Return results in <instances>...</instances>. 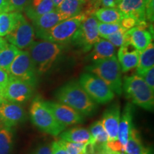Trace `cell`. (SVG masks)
Wrapping results in <instances>:
<instances>
[{
  "mask_svg": "<svg viewBox=\"0 0 154 154\" xmlns=\"http://www.w3.org/2000/svg\"><path fill=\"white\" fill-rule=\"evenodd\" d=\"M86 4H88V5H90V7H91L92 2H93V0H84Z\"/></svg>",
  "mask_w": 154,
  "mask_h": 154,
  "instance_id": "47",
  "label": "cell"
},
{
  "mask_svg": "<svg viewBox=\"0 0 154 154\" xmlns=\"http://www.w3.org/2000/svg\"><path fill=\"white\" fill-rule=\"evenodd\" d=\"M34 86L30 83L10 76L9 82L3 89L4 98L14 103L25 102L32 97Z\"/></svg>",
  "mask_w": 154,
  "mask_h": 154,
  "instance_id": "11",
  "label": "cell"
},
{
  "mask_svg": "<svg viewBox=\"0 0 154 154\" xmlns=\"http://www.w3.org/2000/svg\"><path fill=\"white\" fill-rule=\"evenodd\" d=\"M106 146L111 151L115 152H124V146L121 143L119 140H108L106 143Z\"/></svg>",
  "mask_w": 154,
  "mask_h": 154,
  "instance_id": "38",
  "label": "cell"
},
{
  "mask_svg": "<svg viewBox=\"0 0 154 154\" xmlns=\"http://www.w3.org/2000/svg\"><path fill=\"white\" fill-rule=\"evenodd\" d=\"M121 29L119 23L116 24H107V23L98 22V31L99 36L106 38Z\"/></svg>",
  "mask_w": 154,
  "mask_h": 154,
  "instance_id": "31",
  "label": "cell"
},
{
  "mask_svg": "<svg viewBox=\"0 0 154 154\" xmlns=\"http://www.w3.org/2000/svg\"><path fill=\"white\" fill-rule=\"evenodd\" d=\"M86 69L103 81L114 94L121 95L123 93L121 67L116 56L94 61Z\"/></svg>",
  "mask_w": 154,
  "mask_h": 154,
  "instance_id": "4",
  "label": "cell"
},
{
  "mask_svg": "<svg viewBox=\"0 0 154 154\" xmlns=\"http://www.w3.org/2000/svg\"><path fill=\"white\" fill-rule=\"evenodd\" d=\"M140 51L129 42H125L118 51V61L121 72H127L138 65Z\"/></svg>",
  "mask_w": 154,
  "mask_h": 154,
  "instance_id": "16",
  "label": "cell"
},
{
  "mask_svg": "<svg viewBox=\"0 0 154 154\" xmlns=\"http://www.w3.org/2000/svg\"><path fill=\"white\" fill-rule=\"evenodd\" d=\"M117 0H99V8L100 7L103 8H116Z\"/></svg>",
  "mask_w": 154,
  "mask_h": 154,
  "instance_id": "42",
  "label": "cell"
},
{
  "mask_svg": "<svg viewBox=\"0 0 154 154\" xmlns=\"http://www.w3.org/2000/svg\"><path fill=\"white\" fill-rule=\"evenodd\" d=\"M85 4L84 0H63L60 5L56 7V11L64 20L82 12V8Z\"/></svg>",
  "mask_w": 154,
  "mask_h": 154,
  "instance_id": "23",
  "label": "cell"
},
{
  "mask_svg": "<svg viewBox=\"0 0 154 154\" xmlns=\"http://www.w3.org/2000/svg\"><path fill=\"white\" fill-rule=\"evenodd\" d=\"M13 145V132L11 128H0V154H10Z\"/></svg>",
  "mask_w": 154,
  "mask_h": 154,
  "instance_id": "30",
  "label": "cell"
},
{
  "mask_svg": "<svg viewBox=\"0 0 154 154\" xmlns=\"http://www.w3.org/2000/svg\"><path fill=\"white\" fill-rule=\"evenodd\" d=\"M55 118L64 127L78 124L84 120V116L69 106L54 101H45Z\"/></svg>",
  "mask_w": 154,
  "mask_h": 154,
  "instance_id": "13",
  "label": "cell"
},
{
  "mask_svg": "<svg viewBox=\"0 0 154 154\" xmlns=\"http://www.w3.org/2000/svg\"><path fill=\"white\" fill-rule=\"evenodd\" d=\"M55 97L84 116H91L96 112L98 105L84 91L79 83L70 82L56 91Z\"/></svg>",
  "mask_w": 154,
  "mask_h": 154,
  "instance_id": "1",
  "label": "cell"
},
{
  "mask_svg": "<svg viewBox=\"0 0 154 154\" xmlns=\"http://www.w3.org/2000/svg\"><path fill=\"white\" fill-rule=\"evenodd\" d=\"M55 9L56 7L51 0H32L25 7V12L29 19L33 20Z\"/></svg>",
  "mask_w": 154,
  "mask_h": 154,
  "instance_id": "20",
  "label": "cell"
},
{
  "mask_svg": "<svg viewBox=\"0 0 154 154\" xmlns=\"http://www.w3.org/2000/svg\"><path fill=\"white\" fill-rule=\"evenodd\" d=\"M29 113L32 123L42 132L57 136L66 128L57 120L45 101L40 98L33 100Z\"/></svg>",
  "mask_w": 154,
  "mask_h": 154,
  "instance_id": "5",
  "label": "cell"
},
{
  "mask_svg": "<svg viewBox=\"0 0 154 154\" xmlns=\"http://www.w3.org/2000/svg\"><path fill=\"white\" fill-rule=\"evenodd\" d=\"M116 2H117V1H116Z\"/></svg>",
  "mask_w": 154,
  "mask_h": 154,
  "instance_id": "48",
  "label": "cell"
},
{
  "mask_svg": "<svg viewBox=\"0 0 154 154\" xmlns=\"http://www.w3.org/2000/svg\"><path fill=\"white\" fill-rule=\"evenodd\" d=\"M154 66V46L151 43L149 47L140 52L137 65V75L141 74Z\"/></svg>",
  "mask_w": 154,
  "mask_h": 154,
  "instance_id": "26",
  "label": "cell"
},
{
  "mask_svg": "<svg viewBox=\"0 0 154 154\" xmlns=\"http://www.w3.org/2000/svg\"><path fill=\"white\" fill-rule=\"evenodd\" d=\"M51 154H69L61 140L54 141L51 146Z\"/></svg>",
  "mask_w": 154,
  "mask_h": 154,
  "instance_id": "37",
  "label": "cell"
},
{
  "mask_svg": "<svg viewBox=\"0 0 154 154\" xmlns=\"http://www.w3.org/2000/svg\"><path fill=\"white\" fill-rule=\"evenodd\" d=\"M119 24H120L121 27L124 30L126 31V32L131 29L135 27V26H138V25L143 26V25L140 24V23L138 22L137 19L134 18V17H123L122 19L121 20V22H119Z\"/></svg>",
  "mask_w": 154,
  "mask_h": 154,
  "instance_id": "35",
  "label": "cell"
},
{
  "mask_svg": "<svg viewBox=\"0 0 154 154\" xmlns=\"http://www.w3.org/2000/svg\"><path fill=\"white\" fill-rule=\"evenodd\" d=\"M0 12H8L7 0H0Z\"/></svg>",
  "mask_w": 154,
  "mask_h": 154,
  "instance_id": "43",
  "label": "cell"
},
{
  "mask_svg": "<svg viewBox=\"0 0 154 154\" xmlns=\"http://www.w3.org/2000/svg\"><path fill=\"white\" fill-rule=\"evenodd\" d=\"M93 47L94 49L89 57L94 61L109 59L116 56V47L105 38H100Z\"/></svg>",
  "mask_w": 154,
  "mask_h": 154,
  "instance_id": "21",
  "label": "cell"
},
{
  "mask_svg": "<svg viewBox=\"0 0 154 154\" xmlns=\"http://www.w3.org/2000/svg\"><path fill=\"white\" fill-rule=\"evenodd\" d=\"M4 100H5V98H4V96H3V91H2V89H1V88H0V103H1V102H2Z\"/></svg>",
  "mask_w": 154,
  "mask_h": 154,
  "instance_id": "46",
  "label": "cell"
},
{
  "mask_svg": "<svg viewBox=\"0 0 154 154\" xmlns=\"http://www.w3.org/2000/svg\"><path fill=\"white\" fill-rule=\"evenodd\" d=\"M69 154H86V147L88 144L76 143L61 140Z\"/></svg>",
  "mask_w": 154,
  "mask_h": 154,
  "instance_id": "32",
  "label": "cell"
},
{
  "mask_svg": "<svg viewBox=\"0 0 154 154\" xmlns=\"http://www.w3.org/2000/svg\"><path fill=\"white\" fill-rule=\"evenodd\" d=\"M88 131L92 137V145H103L109 140V136L103 128L101 120L94 122Z\"/></svg>",
  "mask_w": 154,
  "mask_h": 154,
  "instance_id": "29",
  "label": "cell"
},
{
  "mask_svg": "<svg viewBox=\"0 0 154 154\" xmlns=\"http://www.w3.org/2000/svg\"><path fill=\"white\" fill-rule=\"evenodd\" d=\"M9 74L14 78L36 85L37 74L28 51L19 52L9 67Z\"/></svg>",
  "mask_w": 154,
  "mask_h": 154,
  "instance_id": "8",
  "label": "cell"
},
{
  "mask_svg": "<svg viewBox=\"0 0 154 154\" xmlns=\"http://www.w3.org/2000/svg\"><path fill=\"white\" fill-rule=\"evenodd\" d=\"M34 38L35 32L33 26L27 22L22 14H19L14 29L7 34L6 40L19 49H24L29 47L34 42Z\"/></svg>",
  "mask_w": 154,
  "mask_h": 154,
  "instance_id": "10",
  "label": "cell"
},
{
  "mask_svg": "<svg viewBox=\"0 0 154 154\" xmlns=\"http://www.w3.org/2000/svg\"><path fill=\"white\" fill-rule=\"evenodd\" d=\"M88 13L89 12L88 11L81 12L76 16L64 19L58 23L50 30L38 34L36 36L42 40L60 44H65L72 42Z\"/></svg>",
  "mask_w": 154,
  "mask_h": 154,
  "instance_id": "6",
  "label": "cell"
},
{
  "mask_svg": "<svg viewBox=\"0 0 154 154\" xmlns=\"http://www.w3.org/2000/svg\"><path fill=\"white\" fill-rule=\"evenodd\" d=\"M33 25L36 30V35L44 33L52 29L55 25L63 21L57 11L54 10L47 14L36 17L33 20Z\"/></svg>",
  "mask_w": 154,
  "mask_h": 154,
  "instance_id": "19",
  "label": "cell"
},
{
  "mask_svg": "<svg viewBox=\"0 0 154 154\" xmlns=\"http://www.w3.org/2000/svg\"><path fill=\"white\" fill-rule=\"evenodd\" d=\"M124 151L126 154H152L151 150L143 146L139 133L135 128L130 133Z\"/></svg>",
  "mask_w": 154,
  "mask_h": 154,
  "instance_id": "24",
  "label": "cell"
},
{
  "mask_svg": "<svg viewBox=\"0 0 154 154\" xmlns=\"http://www.w3.org/2000/svg\"><path fill=\"white\" fill-rule=\"evenodd\" d=\"M7 45H8V43H7V40L0 36V51L7 47Z\"/></svg>",
  "mask_w": 154,
  "mask_h": 154,
  "instance_id": "44",
  "label": "cell"
},
{
  "mask_svg": "<svg viewBox=\"0 0 154 154\" xmlns=\"http://www.w3.org/2000/svg\"><path fill=\"white\" fill-rule=\"evenodd\" d=\"M31 0H7L8 12H19L27 6Z\"/></svg>",
  "mask_w": 154,
  "mask_h": 154,
  "instance_id": "33",
  "label": "cell"
},
{
  "mask_svg": "<svg viewBox=\"0 0 154 154\" xmlns=\"http://www.w3.org/2000/svg\"><path fill=\"white\" fill-rule=\"evenodd\" d=\"M61 140L76 143H92V137L89 131L82 127H75L60 135Z\"/></svg>",
  "mask_w": 154,
  "mask_h": 154,
  "instance_id": "22",
  "label": "cell"
},
{
  "mask_svg": "<svg viewBox=\"0 0 154 154\" xmlns=\"http://www.w3.org/2000/svg\"><path fill=\"white\" fill-rule=\"evenodd\" d=\"M123 91L133 104L153 111L154 91L140 76L135 74L125 77L123 81Z\"/></svg>",
  "mask_w": 154,
  "mask_h": 154,
  "instance_id": "3",
  "label": "cell"
},
{
  "mask_svg": "<svg viewBox=\"0 0 154 154\" xmlns=\"http://www.w3.org/2000/svg\"><path fill=\"white\" fill-rule=\"evenodd\" d=\"M32 154H51V146L48 144H42L37 147Z\"/></svg>",
  "mask_w": 154,
  "mask_h": 154,
  "instance_id": "41",
  "label": "cell"
},
{
  "mask_svg": "<svg viewBox=\"0 0 154 154\" xmlns=\"http://www.w3.org/2000/svg\"><path fill=\"white\" fill-rule=\"evenodd\" d=\"M63 44L46 40L34 42L29 47V53L37 75L47 73L62 53Z\"/></svg>",
  "mask_w": 154,
  "mask_h": 154,
  "instance_id": "2",
  "label": "cell"
},
{
  "mask_svg": "<svg viewBox=\"0 0 154 154\" xmlns=\"http://www.w3.org/2000/svg\"><path fill=\"white\" fill-rule=\"evenodd\" d=\"M19 12H0V36L9 34L14 29Z\"/></svg>",
  "mask_w": 154,
  "mask_h": 154,
  "instance_id": "27",
  "label": "cell"
},
{
  "mask_svg": "<svg viewBox=\"0 0 154 154\" xmlns=\"http://www.w3.org/2000/svg\"><path fill=\"white\" fill-rule=\"evenodd\" d=\"M93 14L98 22L107 24L119 23L123 18L122 14L117 8H103L101 7L96 9Z\"/></svg>",
  "mask_w": 154,
  "mask_h": 154,
  "instance_id": "25",
  "label": "cell"
},
{
  "mask_svg": "<svg viewBox=\"0 0 154 154\" xmlns=\"http://www.w3.org/2000/svg\"><path fill=\"white\" fill-rule=\"evenodd\" d=\"M134 114V104L132 103H127L123 111L121 117H120L118 131V140L124 146V149L127 140L129 137L130 133L132 128H134L133 126Z\"/></svg>",
  "mask_w": 154,
  "mask_h": 154,
  "instance_id": "18",
  "label": "cell"
},
{
  "mask_svg": "<svg viewBox=\"0 0 154 154\" xmlns=\"http://www.w3.org/2000/svg\"><path fill=\"white\" fill-rule=\"evenodd\" d=\"M10 75L7 71L4 70L3 69L0 68V88L3 89L7 86V83L9 82Z\"/></svg>",
  "mask_w": 154,
  "mask_h": 154,
  "instance_id": "40",
  "label": "cell"
},
{
  "mask_svg": "<svg viewBox=\"0 0 154 154\" xmlns=\"http://www.w3.org/2000/svg\"><path fill=\"white\" fill-rule=\"evenodd\" d=\"M116 8L123 17H134L140 24L146 26V5L144 0H117Z\"/></svg>",
  "mask_w": 154,
  "mask_h": 154,
  "instance_id": "14",
  "label": "cell"
},
{
  "mask_svg": "<svg viewBox=\"0 0 154 154\" xmlns=\"http://www.w3.org/2000/svg\"><path fill=\"white\" fill-rule=\"evenodd\" d=\"M79 84L96 103L105 104L112 101L115 94L106 83L91 73L82 74Z\"/></svg>",
  "mask_w": 154,
  "mask_h": 154,
  "instance_id": "7",
  "label": "cell"
},
{
  "mask_svg": "<svg viewBox=\"0 0 154 154\" xmlns=\"http://www.w3.org/2000/svg\"><path fill=\"white\" fill-rule=\"evenodd\" d=\"M51 1H52L55 7H57L58 6H59L61 3V2H62L63 0H51Z\"/></svg>",
  "mask_w": 154,
  "mask_h": 154,
  "instance_id": "45",
  "label": "cell"
},
{
  "mask_svg": "<svg viewBox=\"0 0 154 154\" xmlns=\"http://www.w3.org/2000/svg\"><path fill=\"white\" fill-rule=\"evenodd\" d=\"M119 103L115 102L103 113L101 121L109 136V140L118 139L119 124L121 117Z\"/></svg>",
  "mask_w": 154,
  "mask_h": 154,
  "instance_id": "15",
  "label": "cell"
},
{
  "mask_svg": "<svg viewBox=\"0 0 154 154\" xmlns=\"http://www.w3.org/2000/svg\"><path fill=\"white\" fill-rule=\"evenodd\" d=\"M146 5V19L153 22V2L154 0H144Z\"/></svg>",
  "mask_w": 154,
  "mask_h": 154,
  "instance_id": "39",
  "label": "cell"
},
{
  "mask_svg": "<svg viewBox=\"0 0 154 154\" xmlns=\"http://www.w3.org/2000/svg\"><path fill=\"white\" fill-rule=\"evenodd\" d=\"M20 51V49L15 46L8 44L7 47L0 51V68L9 73V67Z\"/></svg>",
  "mask_w": 154,
  "mask_h": 154,
  "instance_id": "28",
  "label": "cell"
},
{
  "mask_svg": "<svg viewBox=\"0 0 154 154\" xmlns=\"http://www.w3.org/2000/svg\"><path fill=\"white\" fill-rule=\"evenodd\" d=\"M98 22L93 13H88L73 38L72 41L82 47L83 51H90L100 39Z\"/></svg>",
  "mask_w": 154,
  "mask_h": 154,
  "instance_id": "9",
  "label": "cell"
},
{
  "mask_svg": "<svg viewBox=\"0 0 154 154\" xmlns=\"http://www.w3.org/2000/svg\"><path fill=\"white\" fill-rule=\"evenodd\" d=\"M151 42V34L144 26L138 25L125 33V42H129L140 52L149 47Z\"/></svg>",
  "mask_w": 154,
  "mask_h": 154,
  "instance_id": "17",
  "label": "cell"
},
{
  "mask_svg": "<svg viewBox=\"0 0 154 154\" xmlns=\"http://www.w3.org/2000/svg\"><path fill=\"white\" fill-rule=\"evenodd\" d=\"M26 119V112L18 103L6 99L0 103V123L3 126L11 128L24 122Z\"/></svg>",
  "mask_w": 154,
  "mask_h": 154,
  "instance_id": "12",
  "label": "cell"
},
{
  "mask_svg": "<svg viewBox=\"0 0 154 154\" xmlns=\"http://www.w3.org/2000/svg\"><path fill=\"white\" fill-rule=\"evenodd\" d=\"M125 33L126 31L121 28L118 32L109 36L105 39L111 42L115 47H120L125 43Z\"/></svg>",
  "mask_w": 154,
  "mask_h": 154,
  "instance_id": "34",
  "label": "cell"
},
{
  "mask_svg": "<svg viewBox=\"0 0 154 154\" xmlns=\"http://www.w3.org/2000/svg\"><path fill=\"white\" fill-rule=\"evenodd\" d=\"M138 76L141 77L148 84V86L151 88L152 91H154V67L142 73L141 74L138 75Z\"/></svg>",
  "mask_w": 154,
  "mask_h": 154,
  "instance_id": "36",
  "label": "cell"
}]
</instances>
